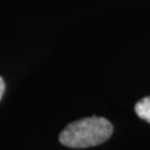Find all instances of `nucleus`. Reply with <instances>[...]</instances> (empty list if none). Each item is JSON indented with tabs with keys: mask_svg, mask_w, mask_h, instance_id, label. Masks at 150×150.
Listing matches in <instances>:
<instances>
[{
	"mask_svg": "<svg viewBox=\"0 0 150 150\" xmlns=\"http://www.w3.org/2000/svg\"><path fill=\"white\" fill-rule=\"evenodd\" d=\"M112 125L101 116H90L70 123L59 135L60 143L65 146L81 149L103 144L111 137Z\"/></svg>",
	"mask_w": 150,
	"mask_h": 150,
	"instance_id": "1",
	"label": "nucleus"
},
{
	"mask_svg": "<svg viewBox=\"0 0 150 150\" xmlns=\"http://www.w3.org/2000/svg\"><path fill=\"white\" fill-rule=\"evenodd\" d=\"M135 112L140 119L150 123V96L139 100L135 105Z\"/></svg>",
	"mask_w": 150,
	"mask_h": 150,
	"instance_id": "2",
	"label": "nucleus"
},
{
	"mask_svg": "<svg viewBox=\"0 0 150 150\" xmlns=\"http://www.w3.org/2000/svg\"><path fill=\"white\" fill-rule=\"evenodd\" d=\"M4 91H5V83H4L3 78L0 76V99H1V98H3V94H4Z\"/></svg>",
	"mask_w": 150,
	"mask_h": 150,
	"instance_id": "3",
	"label": "nucleus"
}]
</instances>
